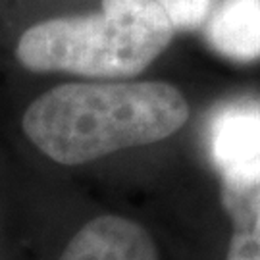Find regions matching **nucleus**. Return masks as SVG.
Instances as JSON below:
<instances>
[{
  "mask_svg": "<svg viewBox=\"0 0 260 260\" xmlns=\"http://www.w3.org/2000/svg\"><path fill=\"white\" fill-rule=\"evenodd\" d=\"M174 31L158 0H103L99 14L29 27L16 54L33 72L120 79L149 68L168 48Z\"/></svg>",
  "mask_w": 260,
  "mask_h": 260,
  "instance_id": "nucleus-2",
  "label": "nucleus"
},
{
  "mask_svg": "<svg viewBox=\"0 0 260 260\" xmlns=\"http://www.w3.org/2000/svg\"><path fill=\"white\" fill-rule=\"evenodd\" d=\"M187 118L185 96L170 83H68L35 99L21 123L43 154L77 166L166 139Z\"/></svg>",
  "mask_w": 260,
  "mask_h": 260,
  "instance_id": "nucleus-1",
  "label": "nucleus"
},
{
  "mask_svg": "<svg viewBox=\"0 0 260 260\" xmlns=\"http://www.w3.org/2000/svg\"><path fill=\"white\" fill-rule=\"evenodd\" d=\"M205 33L218 54L235 62L260 58V0H218L205 21Z\"/></svg>",
  "mask_w": 260,
  "mask_h": 260,
  "instance_id": "nucleus-6",
  "label": "nucleus"
},
{
  "mask_svg": "<svg viewBox=\"0 0 260 260\" xmlns=\"http://www.w3.org/2000/svg\"><path fill=\"white\" fill-rule=\"evenodd\" d=\"M58 260H158V252L143 225L106 214L85 223Z\"/></svg>",
  "mask_w": 260,
  "mask_h": 260,
  "instance_id": "nucleus-4",
  "label": "nucleus"
},
{
  "mask_svg": "<svg viewBox=\"0 0 260 260\" xmlns=\"http://www.w3.org/2000/svg\"><path fill=\"white\" fill-rule=\"evenodd\" d=\"M220 199L233 225L225 260H260V162L222 176Z\"/></svg>",
  "mask_w": 260,
  "mask_h": 260,
  "instance_id": "nucleus-5",
  "label": "nucleus"
},
{
  "mask_svg": "<svg viewBox=\"0 0 260 260\" xmlns=\"http://www.w3.org/2000/svg\"><path fill=\"white\" fill-rule=\"evenodd\" d=\"M208 149L220 176L260 162V101L222 104L208 123Z\"/></svg>",
  "mask_w": 260,
  "mask_h": 260,
  "instance_id": "nucleus-3",
  "label": "nucleus"
},
{
  "mask_svg": "<svg viewBox=\"0 0 260 260\" xmlns=\"http://www.w3.org/2000/svg\"><path fill=\"white\" fill-rule=\"evenodd\" d=\"M177 31H193L205 25L212 0H158Z\"/></svg>",
  "mask_w": 260,
  "mask_h": 260,
  "instance_id": "nucleus-7",
  "label": "nucleus"
}]
</instances>
